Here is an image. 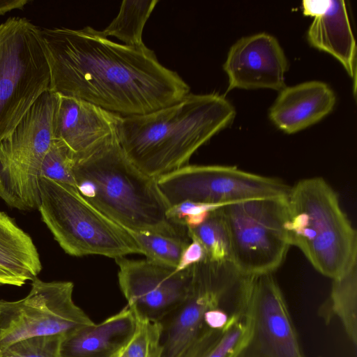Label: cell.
Listing matches in <instances>:
<instances>
[{
	"label": "cell",
	"mask_w": 357,
	"mask_h": 357,
	"mask_svg": "<svg viewBox=\"0 0 357 357\" xmlns=\"http://www.w3.org/2000/svg\"><path fill=\"white\" fill-rule=\"evenodd\" d=\"M50 70V90L120 115H139L171 105L190 87L146 46L113 42L90 26L40 29Z\"/></svg>",
	"instance_id": "6da1fadb"
},
{
	"label": "cell",
	"mask_w": 357,
	"mask_h": 357,
	"mask_svg": "<svg viewBox=\"0 0 357 357\" xmlns=\"http://www.w3.org/2000/svg\"><path fill=\"white\" fill-rule=\"evenodd\" d=\"M236 111L218 93H189L181 100L139 115L120 116L116 135L130 161L158 178L188 165L191 156L227 127Z\"/></svg>",
	"instance_id": "7a4b0ae2"
},
{
	"label": "cell",
	"mask_w": 357,
	"mask_h": 357,
	"mask_svg": "<svg viewBox=\"0 0 357 357\" xmlns=\"http://www.w3.org/2000/svg\"><path fill=\"white\" fill-rule=\"evenodd\" d=\"M73 172L79 192L126 230L190 241L187 228L167 217L157 179L130 161L117 135L75 156Z\"/></svg>",
	"instance_id": "3957f363"
},
{
	"label": "cell",
	"mask_w": 357,
	"mask_h": 357,
	"mask_svg": "<svg viewBox=\"0 0 357 357\" xmlns=\"http://www.w3.org/2000/svg\"><path fill=\"white\" fill-rule=\"evenodd\" d=\"M285 229L314 269L337 279L357 265V234L338 196L322 177L300 180L287 197Z\"/></svg>",
	"instance_id": "277c9868"
},
{
	"label": "cell",
	"mask_w": 357,
	"mask_h": 357,
	"mask_svg": "<svg viewBox=\"0 0 357 357\" xmlns=\"http://www.w3.org/2000/svg\"><path fill=\"white\" fill-rule=\"evenodd\" d=\"M39 190L38 209L42 220L66 253L114 259L141 254L129 231L92 205L75 187L40 177Z\"/></svg>",
	"instance_id": "5b68a950"
},
{
	"label": "cell",
	"mask_w": 357,
	"mask_h": 357,
	"mask_svg": "<svg viewBox=\"0 0 357 357\" xmlns=\"http://www.w3.org/2000/svg\"><path fill=\"white\" fill-rule=\"evenodd\" d=\"M50 90V70L40 29L24 17L0 24V142L35 101Z\"/></svg>",
	"instance_id": "8992f818"
},
{
	"label": "cell",
	"mask_w": 357,
	"mask_h": 357,
	"mask_svg": "<svg viewBox=\"0 0 357 357\" xmlns=\"http://www.w3.org/2000/svg\"><path fill=\"white\" fill-rule=\"evenodd\" d=\"M287 197L247 199L220 207L230 243V263L242 276L273 273L290 244Z\"/></svg>",
	"instance_id": "52a82bcc"
},
{
	"label": "cell",
	"mask_w": 357,
	"mask_h": 357,
	"mask_svg": "<svg viewBox=\"0 0 357 357\" xmlns=\"http://www.w3.org/2000/svg\"><path fill=\"white\" fill-rule=\"evenodd\" d=\"M74 284L35 278L24 298L0 300V354L20 340L42 335L65 336L95 322L77 305Z\"/></svg>",
	"instance_id": "ba28073f"
},
{
	"label": "cell",
	"mask_w": 357,
	"mask_h": 357,
	"mask_svg": "<svg viewBox=\"0 0 357 357\" xmlns=\"http://www.w3.org/2000/svg\"><path fill=\"white\" fill-rule=\"evenodd\" d=\"M169 206L183 202L225 206L256 198L287 197L282 180L234 166L186 165L156 178Z\"/></svg>",
	"instance_id": "9c48e42d"
},
{
	"label": "cell",
	"mask_w": 357,
	"mask_h": 357,
	"mask_svg": "<svg viewBox=\"0 0 357 357\" xmlns=\"http://www.w3.org/2000/svg\"><path fill=\"white\" fill-rule=\"evenodd\" d=\"M236 306L250 327L238 357H304L285 298L273 273L242 276Z\"/></svg>",
	"instance_id": "30bf717a"
},
{
	"label": "cell",
	"mask_w": 357,
	"mask_h": 357,
	"mask_svg": "<svg viewBox=\"0 0 357 357\" xmlns=\"http://www.w3.org/2000/svg\"><path fill=\"white\" fill-rule=\"evenodd\" d=\"M115 261L119 287L135 317L162 323L183 303L193 265L177 270L147 259Z\"/></svg>",
	"instance_id": "8fae6325"
},
{
	"label": "cell",
	"mask_w": 357,
	"mask_h": 357,
	"mask_svg": "<svg viewBox=\"0 0 357 357\" xmlns=\"http://www.w3.org/2000/svg\"><path fill=\"white\" fill-rule=\"evenodd\" d=\"M241 277L231 264L204 261L193 265L183 303L162 324V357H176L197 336L204 326L205 313L219 307Z\"/></svg>",
	"instance_id": "7c38bea8"
},
{
	"label": "cell",
	"mask_w": 357,
	"mask_h": 357,
	"mask_svg": "<svg viewBox=\"0 0 357 357\" xmlns=\"http://www.w3.org/2000/svg\"><path fill=\"white\" fill-rule=\"evenodd\" d=\"M288 61L278 40L266 33L238 39L230 47L223 69L228 77L227 91L234 89H268L285 86Z\"/></svg>",
	"instance_id": "4fadbf2b"
},
{
	"label": "cell",
	"mask_w": 357,
	"mask_h": 357,
	"mask_svg": "<svg viewBox=\"0 0 357 357\" xmlns=\"http://www.w3.org/2000/svg\"><path fill=\"white\" fill-rule=\"evenodd\" d=\"M119 117L89 102L58 94L55 139L75 156L82 155L116 136Z\"/></svg>",
	"instance_id": "5bb4252c"
},
{
	"label": "cell",
	"mask_w": 357,
	"mask_h": 357,
	"mask_svg": "<svg viewBox=\"0 0 357 357\" xmlns=\"http://www.w3.org/2000/svg\"><path fill=\"white\" fill-rule=\"evenodd\" d=\"M302 5L304 15L314 17L307 33L309 43L337 59L355 79L356 47L346 2L305 0Z\"/></svg>",
	"instance_id": "9a60e30c"
},
{
	"label": "cell",
	"mask_w": 357,
	"mask_h": 357,
	"mask_svg": "<svg viewBox=\"0 0 357 357\" xmlns=\"http://www.w3.org/2000/svg\"><path fill=\"white\" fill-rule=\"evenodd\" d=\"M335 102L334 91L323 82L285 86L279 91L268 116L280 130L293 134L324 119L333 109Z\"/></svg>",
	"instance_id": "2e32d148"
},
{
	"label": "cell",
	"mask_w": 357,
	"mask_h": 357,
	"mask_svg": "<svg viewBox=\"0 0 357 357\" xmlns=\"http://www.w3.org/2000/svg\"><path fill=\"white\" fill-rule=\"evenodd\" d=\"M136 318L128 306L99 324L63 337L60 357H113L135 331Z\"/></svg>",
	"instance_id": "e0dca14e"
},
{
	"label": "cell",
	"mask_w": 357,
	"mask_h": 357,
	"mask_svg": "<svg viewBox=\"0 0 357 357\" xmlns=\"http://www.w3.org/2000/svg\"><path fill=\"white\" fill-rule=\"evenodd\" d=\"M42 269L37 248L30 236L0 211V271L21 287Z\"/></svg>",
	"instance_id": "ac0fdd59"
},
{
	"label": "cell",
	"mask_w": 357,
	"mask_h": 357,
	"mask_svg": "<svg viewBox=\"0 0 357 357\" xmlns=\"http://www.w3.org/2000/svg\"><path fill=\"white\" fill-rule=\"evenodd\" d=\"M158 3V0L123 1L118 15L100 33L107 38H116L128 46L145 47L144 27Z\"/></svg>",
	"instance_id": "d6986e66"
},
{
	"label": "cell",
	"mask_w": 357,
	"mask_h": 357,
	"mask_svg": "<svg viewBox=\"0 0 357 357\" xmlns=\"http://www.w3.org/2000/svg\"><path fill=\"white\" fill-rule=\"evenodd\" d=\"M324 310H329L326 319L337 317L349 340L357 344V265L342 277L333 280L328 300Z\"/></svg>",
	"instance_id": "ffe728a7"
},
{
	"label": "cell",
	"mask_w": 357,
	"mask_h": 357,
	"mask_svg": "<svg viewBox=\"0 0 357 357\" xmlns=\"http://www.w3.org/2000/svg\"><path fill=\"white\" fill-rule=\"evenodd\" d=\"M187 231L190 241H197L204 248L206 261L231 264L229 238L220 208L211 211L200 225L187 228Z\"/></svg>",
	"instance_id": "44dd1931"
},
{
	"label": "cell",
	"mask_w": 357,
	"mask_h": 357,
	"mask_svg": "<svg viewBox=\"0 0 357 357\" xmlns=\"http://www.w3.org/2000/svg\"><path fill=\"white\" fill-rule=\"evenodd\" d=\"M128 231L147 259L175 268L191 241L158 234Z\"/></svg>",
	"instance_id": "7402d4cb"
},
{
	"label": "cell",
	"mask_w": 357,
	"mask_h": 357,
	"mask_svg": "<svg viewBox=\"0 0 357 357\" xmlns=\"http://www.w3.org/2000/svg\"><path fill=\"white\" fill-rule=\"evenodd\" d=\"M135 318V331L113 357H162V323Z\"/></svg>",
	"instance_id": "603a6c76"
},
{
	"label": "cell",
	"mask_w": 357,
	"mask_h": 357,
	"mask_svg": "<svg viewBox=\"0 0 357 357\" xmlns=\"http://www.w3.org/2000/svg\"><path fill=\"white\" fill-rule=\"evenodd\" d=\"M250 336V327L244 313L238 307L229 316L218 342L207 357H238Z\"/></svg>",
	"instance_id": "cb8c5ba5"
},
{
	"label": "cell",
	"mask_w": 357,
	"mask_h": 357,
	"mask_svg": "<svg viewBox=\"0 0 357 357\" xmlns=\"http://www.w3.org/2000/svg\"><path fill=\"white\" fill-rule=\"evenodd\" d=\"M74 164L73 153L63 142L55 139L43 161L40 177L66 183L76 188Z\"/></svg>",
	"instance_id": "d4e9b609"
},
{
	"label": "cell",
	"mask_w": 357,
	"mask_h": 357,
	"mask_svg": "<svg viewBox=\"0 0 357 357\" xmlns=\"http://www.w3.org/2000/svg\"><path fill=\"white\" fill-rule=\"evenodd\" d=\"M63 335L36 336L16 342L6 348L0 357H60Z\"/></svg>",
	"instance_id": "484cf974"
},
{
	"label": "cell",
	"mask_w": 357,
	"mask_h": 357,
	"mask_svg": "<svg viewBox=\"0 0 357 357\" xmlns=\"http://www.w3.org/2000/svg\"><path fill=\"white\" fill-rule=\"evenodd\" d=\"M223 206L183 202L169 207L167 217L174 223L186 228L200 225L207 218L208 213Z\"/></svg>",
	"instance_id": "4316f807"
},
{
	"label": "cell",
	"mask_w": 357,
	"mask_h": 357,
	"mask_svg": "<svg viewBox=\"0 0 357 357\" xmlns=\"http://www.w3.org/2000/svg\"><path fill=\"white\" fill-rule=\"evenodd\" d=\"M222 330L211 329L204 324L197 336L176 357H207L220 339Z\"/></svg>",
	"instance_id": "83f0119b"
},
{
	"label": "cell",
	"mask_w": 357,
	"mask_h": 357,
	"mask_svg": "<svg viewBox=\"0 0 357 357\" xmlns=\"http://www.w3.org/2000/svg\"><path fill=\"white\" fill-rule=\"evenodd\" d=\"M204 261H206L204 248L199 242L191 240L184 250L176 269L183 270Z\"/></svg>",
	"instance_id": "f1b7e54d"
},
{
	"label": "cell",
	"mask_w": 357,
	"mask_h": 357,
	"mask_svg": "<svg viewBox=\"0 0 357 357\" xmlns=\"http://www.w3.org/2000/svg\"><path fill=\"white\" fill-rule=\"evenodd\" d=\"M229 316L223 309L213 308L207 311L204 317V324L209 328L222 330L227 325Z\"/></svg>",
	"instance_id": "f546056e"
},
{
	"label": "cell",
	"mask_w": 357,
	"mask_h": 357,
	"mask_svg": "<svg viewBox=\"0 0 357 357\" xmlns=\"http://www.w3.org/2000/svg\"><path fill=\"white\" fill-rule=\"evenodd\" d=\"M27 0H0V16L15 9H23L29 3Z\"/></svg>",
	"instance_id": "4dcf8cb0"
},
{
	"label": "cell",
	"mask_w": 357,
	"mask_h": 357,
	"mask_svg": "<svg viewBox=\"0 0 357 357\" xmlns=\"http://www.w3.org/2000/svg\"><path fill=\"white\" fill-rule=\"evenodd\" d=\"M0 284H8L15 286V282L6 274L0 271Z\"/></svg>",
	"instance_id": "1f68e13d"
}]
</instances>
